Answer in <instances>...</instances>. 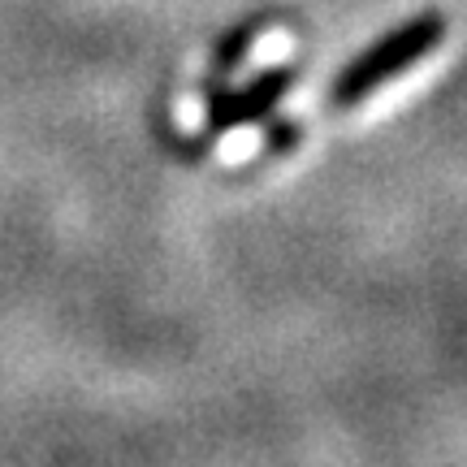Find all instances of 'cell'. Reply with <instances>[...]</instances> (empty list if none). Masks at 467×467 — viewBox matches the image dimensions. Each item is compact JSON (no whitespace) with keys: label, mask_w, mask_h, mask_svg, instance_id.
<instances>
[{"label":"cell","mask_w":467,"mask_h":467,"mask_svg":"<svg viewBox=\"0 0 467 467\" xmlns=\"http://www.w3.org/2000/svg\"><path fill=\"white\" fill-rule=\"evenodd\" d=\"M441 39H446V17L437 14V9L416 14L411 22H402V26H394L389 35H381L372 48H364L337 74V83L329 87V104H334V109L364 104L377 87L389 83V78H399L402 69H411L420 57H429Z\"/></svg>","instance_id":"obj_1"},{"label":"cell","mask_w":467,"mask_h":467,"mask_svg":"<svg viewBox=\"0 0 467 467\" xmlns=\"http://www.w3.org/2000/svg\"><path fill=\"white\" fill-rule=\"evenodd\" d=\"M299 83V66H273L260 69L247 87H221L217 78H208V130H238L251 121H268V113L282 104V96Z\"/></svg>","instance_id":"obj_2"},{"label":"cell","mask_w":467,"mask_h":467,"mask_svg":"<svg viewBox=\"0 0 467 467\" xmlns=\"http://www.w3.org/2000/svg\"><path fill=\"white\" fill-rule=\"evenodd\" d=\"M268 22H273V14H247L238 26H230V31L221 35L217 44H213V78H225V74H234V69L243 66V57L268 31Z\"/></svg>","instance_id":"obj_3"},{"label":"cell","mask_w":467,"mask_h":467,"mask_svg":"<svg viewBox=\"0 0 467 467\" xmlns=\"http://www.w3.org/2000/svg\"><path fill=\"white\" fill-rule=\"evenodd\" d=\"M299 139H303L299 117H273V121H268V151H273V156L299 148Z\"/></svg>","instance_id":"obj_4"}]
</instances>
